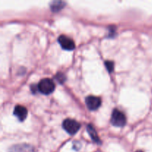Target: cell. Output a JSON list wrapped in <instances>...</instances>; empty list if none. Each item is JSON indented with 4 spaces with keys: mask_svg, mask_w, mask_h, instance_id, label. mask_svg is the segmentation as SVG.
I'll return each mask as SVG.
<instances>
[{
    "mask_svg": "<svg viewBox=\"0 0 152 152\" xmlns=\"http://www.w3.org/2000/svg\"><path fill=\"white\" fill-rule=\"evenodd\" d=\"M37 88H38L39 91L41 92L42 94L48 95L54 91L55 84L50 79L45 78L39 83Z\"/></svg>",
    "mask_w": 152,
    "mask_h": 152,
    "instance_id": "obj_1",
    "label": "cell"
},
{
    "mask_svg": "<svg viewBox=\"0 0 152 152\" xmlns=\"http://www.w3.org/2000/svg\"><path fill=\"white\" fill-rule=\"evenodd\" d=\"M111 123L114 126L123 127L126 123V116L122 111H119L118 109H114L111 114Z\"/></svg>",
    "mask_w": 152,
    "mask_h": 152,
    "instance_id": "obj_2",
    "label": "cell"
},
{
    "mask_svg": "<svg viewBox=\"0 0 152 152\" xmlns=\"http://www.w3.org/2000/svg\"><path fill=\"white\" fill-rule=\"evenodd\" d=\"M62 127L68 134H74L80 130V124L72 119H66L62 123Z\"/></svg>",
    "mask_w": 152,
    "mask_h": 152,
    "instance_id": "obj_3",
    "label": "cell"
},
{
    "mask_svg": "<svg viewBox=\"0 0 152 152\" xmlns=\"http://www.w3.org/2000/svg\"><path fill=\"white\" fill-rule=\"evenodd\" d=\"M58 42H59V45H60L61 47L64 50H74V48H75V43H74V42L71 38L67 37V36H59V37L58 38Z\"/></svg>",
    "mask_w": 152,
    "mask_h": 152,
    "instance_id": "obj_4",
    "label": "cell"
},
{
    "mask_svg": "<svg viewBox=\"0 0 152 152\" xmlns=\"http://www.w3.org/2000/svg\"><path fill=\"white\" fill-rule=\"evenodd\" d=\"M86 103L89 110L95 111L100 107L102 102H101V99L97 96H88L86 97Z\"/></svg>",
    "mask_w": 152,
    "mask_h": 152,
    "instance_id": "obj_5",
    "label": "cell"
},
{
    "mask_svg": "<svg viewBox=\"0 0 152 152\" xmlns=\"http://www.w3.org/2000/svg\"><path fill=\"white\" fill-rule=\"evenodd\" d=\"M13 114L18 118L19 121H24L28 116V110L22 105H16L13 111Z\"/></svg>",
    "mask_w": 152,
    "mask_h": 152,
    "instance_id": "obj_6",
    "label": "cell"
},
{
    "mask_svg": "<svg viewBox=\"0 0 152 152\" xmlns=\"http://www.w3.org/2000/svg\"><path fill=\"white\" fill-rule=\"evenodd\" d=\"M10 152H34V148L28 144H19L10 147Z\"/></svg>",
    "mask_w": 152,
    "mask_h": 152,
    "instance_id": "obj_7",
    "label": "cell"
},
{
    "mask_svg": "<svg viewBox=\"0 0 152 152\" xmlns=\"http://www.w3.org/2000/svg\"><path fill=\"white\" fill-rule=\"evenodd\" d=\"M87 130L89 135H90L91 137V139L93 140L95 142H96V143H100V140H99V136H98L96 130H95V129L94 128V126H92L91 124L88 125Z\"/></svg>",
    "mask_w": 152,
    "mask_h": 152,
    "instance_id": "obj_8",
    "label": "cell"
},
{
    "mask_svg": "<svg viewBox=\"0 0 152 152\" xmlns=\"http://www.w3.org/2000/svg\"><path fill=\"white\" fill-rule=\"evenodd\" d=\"M65 5V2L62 1H52L50 4V9L53 12H58L62 10Z\"/></svg>",
    "mask_w": 152,
    "mask_h": 152,
    "instance_id": "obj_9",
    "label": "cell"
},
{
    "mask_svg": "<svg viewBox=\"0 0 152 152\" xmlns=\"http://www.w3.org/2000/svg\"><path fill=\"white\" fill-rule=\"evenodd\" d=\"M105 65L107 70H108L110 73L112 72V71H114V62H111V61H106V62H105Z\"/></svg>",
    "mask_w": 152,
    "mask_h": 152,
    "instance_id": "obj_10",
    "label": "cell"
},
{
    "mask_svg": "<svg viewBox=\"0 0 152 152\" xmlns=\"http://www.w3.org/2000/svg\"><path fill=\"white\" fill-rule=\"evenodd\" d=\"M56 79L58 80V81L60 82L61 83H63L65 80V76H64L62 74H61V73H59V74H58V75L56 77Z\"/></svg>",
    "mask_w": 152,
    "mask_h": 152,
    "instance_id": "obj_11",
    "label": "cell"
},
{
    "mask_svg": "<svg viewBox=\"0 0 152 152\" xmlns=\"http://www.w3.org/2000/svg\"><path fill=\"white\" fill-rule=\"evenodd\" d=\"M136 152H142V151H136Z\"/></svg>",
    "mask_w": 152,
    "mask_h": 152,
    "instance_id": "obj_12",
    "label": "cell"
}]
</instances>
